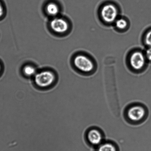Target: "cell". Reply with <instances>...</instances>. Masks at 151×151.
<instances>
[{
	"mask_svg": "<svg viewBox=\"0 0 151 151\" xmlns=\"http://www.w3.org/2000/svg\"><path fill=\"white\" fill-rule=\"evenodd\" d=\"M115 25L118 29L124 30L127 27V23L126 20L124 19H120L116 21Z\"/></svg>",
	"mask_w": 151,
	"mask_h": 151,
	"instance_id": "8fae6325",
	"label": "cell"
},
{
	"mask_svg": "<svg viewBox=\"0 0 151 151\" xmlns=\"http://www.w3.org/2000/svg\"><path fill=\"white\" fill-rule=\"evenodd\" d=\"M38 71L36 67L31 65H24L22 68V75L26 78L33 79Z\"/></svg>",
	"mask_w": 151,
	"mask_h": 151,
	"instance_id": "ba28073f",
	"label": "cell"
},
{
	"mask_svg": "<svg viewBox=\"0 0 151 151\" xmlns=\"http://www.w3.org/2000/svg\"><path fill=\"white\" fill-rule=\"evenodd\" d=\"M146 58L150 61H151V47L148 48L146 52Z\"/></svg>",
	"mask_w": 151,
	"mask_h": 151,
	"instance_id": "4fadbf2b",
	"label": "cell"
},
{
	"mask_svg": "<svg viewBox=\"0 0 151 151\" xmlns=\"http://www.w3.org/2000/svg\"><path fill=\"white\" fill-rule=\"evenodd\" d=\"M32 79L35 86L38 88L47 89L56 84L58 76L52 70L44 69L38 71Z\"/></svg>",
	"mask_w": 151,
	"mask_h": 151,
	"instance_id": "6da1fadb",
	"label": "cell"
},
{
	"mask_svg": "<svg viewBox=\"0 0 151 151\" xmlns=\"http://www.w3.org/2000/svg\"><path fill=\"white\" fill-rule=\"evenodd\" d=\"M118 11L116 7L112 4L104 6L101 11V16L106 23H111L116 20L118 16Z\"/></svg>",
	"mask_w": 151,
	"mask_h": 151,
	"instance_id": "3957f363",
	"label": "cell"
},
{
	"mask_svg": "<svg viewBox=\"0 0 151 151\" xmlns=\"http://www.w3.org/2000/svg\"><path fill=\"white\" fill-rule=\"evenodd\" d=\"M5 13L4 7L1 2H0V18H2Z\"/></svg>",
	"mask_w": 151,
	"mask_h": 151,
	"instance_id": "5bb4252c",
	"label": "cell"
},
{
	"mask_svg": "<svg viewBox=\"0 0 151 151\" xmlns=\"http://www.w3.org/2000/svg\"><path fill=\"white\" fill-rule=\"evenodd\" d=\"M51 29L57 33H64L67 31L69 24L66 20L61 17H54L50 22Z\"/></svg>",
	"mask_w": 151,
	"mask_h": 151,
	"instance_id": "277c9868",
	"label": "cell"
},
{
	"mask_svg": "<svg viewBox=\"0 0 151 151\" xmlns=\"http://www.w3.org/2000/svg\"><path fill=\"white\" fill-rule=\"evenodd\" d=\"M145 111L140 106H134L129 108L127 111V116L130 120L134 122L140 121L144 117Z\"/></svg>",
	"mask_w": 151,
	"mask_h": 151,
	"instance_id": "8992f818",
	"label": "cell"
},
{
	"mask_svg": "<svg viewBox=\"0 0 151 151\" xmlns=\"http://www.w3.org/2000/svg\"><path fill=\"white\" fill-rule=\"evenodd\" d=\"M145 42L147 45L151 47V30L146 34L145 36Z\"/></svg>",
	"mask_w": 151,
	"mask_h": 151,
	"instance_id": "7c38bea8",
	"label": "cell"
},
{
	"mask_svg": "<svg viewBox=\"0 0 151 151\" xmlns=\"http://www.w3.org/2000/svg\"><path fill=\"white\" fill-rule=\"evenodd\" d=\"M45 9L47 14L51 17H57L60 12V8L57 4L54 2H50L47 4Z\"/></svg>",
	"mask_w": 151,
	"mask_h": 151,
	"instance_id": "9c48e42d",
	"label": "cell"
},
{
	"mask_svg": "<svg viewBox=\"0 0 151 151\" xmlns=\"http://www.w3.org/2000/svg\"><path fill=\"white\" fill-rule=\"evenodd\" d=\"M74 64L77 70L83 72H90L94 68L92 61L87 57L83 55H79L75 57Z\"/></svg>",
	"mask_w": 151,
	"mask_h": 151,
	"instance_id": "7a4b0ae2",
	"label": "cell"
},
{
	"mask_svg": "<svg viewBox=\"0 0 151 151\" xmlns=\"http://www.w3.org/2000/svg\"><path fill=\"white\" fill-rule=\"evenodd\" d=\"M87 138L89 143L93 146L99 145L102 141L101 134L98 130L93 129L89 132L87 134Z\"/></svg>",
	"mask_w": 151,
	"mask_h": 151,
	"instance_id": "52a82bcc",
	"label": "cell"
},
{
	"mask_svg": "<svg viewBox=\"0 0 151 151\" xmlns=\"http://www.w3.org/2000/svg\"><path fill=\"white\" fill-rule=\"evenodd\" d=\"M98 151H118L115 145L111 143H107L100 145Z\"/></svg>",
	"mask_w": 151,
	"mask_h": 151,
	"instance_id": "30bf717a",
	"label": "cell"
},
{
	"mask_svg": "<svg viewBox=\"0 0 151 151\" xmlns=\"http://www.w3.org/2000/svg\"><path fill=\"white\" fill-rule=\"evenodd\" d=\"M130 65L134 70L141 69L145 64V58L142 52H135L132 54L130 59Z\"/></svg>",
	"mask_w": 151,
	"mask_h": 151,
	"instance_id": "5b68a950",
	"label": "cell"
},
{
	"mask_svg": "<svg viewBox=\"0 0 151 151\" xmlns=\"http://www.w3.org/2000/svg\"><path fill=\"white\" fill-rule=\"evenodd\" d=\"M2 67L1 64L0 63V75L2 74Z\"/></svg>",
	"mask_w": 151,
	"mask_h": 151,
	"instance_id": "9a60e30c",
	"label": "cell"
}]
</instances>
